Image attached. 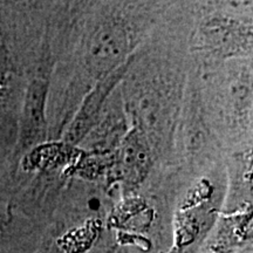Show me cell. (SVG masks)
<instances>
[{
    "mask_svg": "<svg viewBox=\"0 0 253 253\" xmlns=\"http://www.w3.org/2000/svg\"><path fill=\"white\" fill-rule=\"evenodd\" d=\"M128 37L121 27L107 25L94 32L86 47L84 60L99 80L121 67L128 60Z\"/></svg>",
    "mask_w": 253,
    "mask_h": 253,
    "instance_id": "6da1fadb",
    "label": "cell"
},
{
    "mask_svg": "<svg viewBox=\"0 0 253 253\" xmlns=\"http://www.w3.org/2000/svg\"><path fill=\"white\" fill-rule=\"evenodd\" d=\"M128 65L129 61L116 71L110 73L109 75L101 79L94 89L88 94L86 100L81 104L78 115L75 116L74 121L72 122L68 129L66 137L69 143H77L82 140L87 135V132L96 125L104 103L116 84L123 78L126 71L128 69Z\"/></svg>",
    "mask_w": 253,
    "mask_h": 253,
    "instance_id": "7a4b0ae2",
    "label": "cell"
},
{
    "mask_svg": "<svg viewBox=\"0 0 253 253\" xmlns=\"http://www.w3.org/2000/svg\"><path fill=\"white\" fill-rule=\"evenodd\" d=\"M48 84L45 79L38 78L31 82L25 97L21 140L24 144L39 141L45 130V104Z\"/></svg>",
    "mask_w": 253,
    "mask_h": 253,
    "instance_id": "3957f363",
    "label": "cell"
}]
</instances>
